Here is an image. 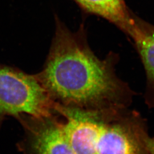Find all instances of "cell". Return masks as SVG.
I'll list each match as a JSON object with an SVG mask.
<instances>
[{
  "label": "cell",
  "mask_w": 154,
  "mask_h": 154,
  "mask_svg": "<svg viewBox=\"0 0 154 154\" xmlns=\"http://www.w3.org/2000/svg\"><path fill=\"white\" fill-rule=\"evenodd\" d=\"M17 119L24 130L23 138L18 144L22 154H75L56 112L48 116H22Z\"/></svg>",
  "instance_id": "obj_4"
},
{
  "label": "cell",
  "mask_w": 154,
  "mask_h": 154,
  "mask_svg": "<svg viewBox=\"0 0 154 154\" xmlns=\"http://www.w3.org/2000/svg\"><path fill=\"white\" fill-rule=\"evenodd\" d=\"M147 148L149 154H154V136L152 137L149 136L147 140Z\"/></svg>",
  "instance_id": "obj_8"
},
{
  "label": "cell",
  "mask_w": 154,
  "mask_h": 154,
  "mask_svg": "<svg viewBox=\"0 0 154 154\" xmlns=\"http://www.w3.org/2000/svg\"><path fill=\"white\" fill-rule=\"evenodd\" d=\"M66 139L75 154H97L102 110H88L55 103Z\"/></svg>",
  "instance_id": "obj_5"
},
{
  "label": "cell",
  "mask_w": 154,
  "mask_h": 154,
  "mask_svg": "<svg viewBox=\"0 0 154 154\" xmlns=\"http://www.w3.org/2000/svg\"><path fill=\"white\" fill-rule=\"evenodd\" d=\"M111 53L100 60L88 46L83 29L72 32L58 19L42 70L35 75L54 102L88 110L128 108L135 93L116 73Z\"/></svg>",
  "instance_id": "obj_1"
},
{
  "label": "cell",
  "mask_w": 154,
  "mask_h": 154,
  "mask_svg": "<svg viewBox=\"0 0 154 154\" xmlns=\"http://www.w3.org/2000/svg\"><path fill=\"white\" fill-rule=\"evenodd\" d=\"M73 1L83 11L103 18L130 37L137 16L129 9L125 0Z\"/></svg>",
  "instance_id": "obj_7"
},
{
  "label": "cell",
  "mask_w": 154,
  "mask_h": 154,
  "mask_svg": "<svg viewBox=\"0 0 154 154\" xmlns=\"http://www.w3.org/2000/svg\"><path fill=\"white\" fill-rule=\"evenodd\" d=\"M142 62L146 75L145 102L154 109V25L137 16L129 37Z\"/></svg>",
  "instance_id": "obj_6"
},
{
  "label": "cell",
  "mask_w": 154,
  "mask_h": 154,
  "mask_svg": "<svg viewBox=\"0 0 154 154\" xmlns=\"http://www.w3.org/2000/svg\"><path fill=\"white\" fill-rule=\"evenodd\" d=\"M55 105L35 75L0 65V125L7 116H51Z\"/></svg>",
  "instance_id": "obj_2"
},
{
  "label": "cell",
  "mask_w": 154,
  "mask_h": 154,
  "mask_svg": "<svg viewBox=\"0 0 154 154\" xmlns=\"http://www.w3.org/2000/svg\"><path fill=\"white\" fill-rule=\"evenodd\" d=\"M147 121L128 108L101 110L97 154H149Z\"/></svg>",
  "instance_id": "obj_3"
}]
</instances>
